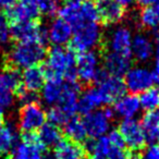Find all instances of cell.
<instances>
[{"instance_id":"cell-13","label":"cell","mask_w":159,"mask_h":159,"mask_svg":"<svg viewBox=\"0 0 159 159\" xmlns=\"http://www.w3.org/2000/svg\"><path fill=\"white\" fill-rule=\"evenodd\" d=\"M13 157L16 159H49L46 148L39 143L37 133H23L13 150Z\"/></svg>"},{"instance_id":"cell-47","label":"cell","mask_w":159,"mask_h":159,"mask_svg":"<svg viewBox=\"0 0 159 159\" xmlns=\"http://www.w3.org/2000/svg\"><path fill=\"white\" fill-rule=\"evenodd\" d=\"M91 159H106V158H104V157H99V156H93Z\"/></svg>"},{"instance_id":"cell-30","label":"cell","mask_w":159,"mask_h":159,"mask_svg":"<svg viewBox=\"0 0 159 159\" xmlns=\"http://www.w3.org/2000/svg\"><path fill=\"white\" fill-rule=\"evenodd\" d=\"M141 108L145 111L159 109V87H150L139 96Z\"/></svg>"},{"instance_id":"cell-22","label":"cell","mask_w":159,"mask_h":159,"mask_svg":"<svg viewBox=\"0 0 159 159\" xmlns=\"http://www.w3.org/2000/svg\"><path fill=\"white\" fill-rule=\"evenodd\" d=\"M46 83V76L42 66H32L23 70L21 74V84L24 89L33 93H37Z\"/></svg>"},{"instance_id":"cell-12","label":"cell","mask_w":159,"mask_h":159,"mask_svg":"<svg viewBox=\"0 0 159 159\" xmlns=\"http://www.w3.org/2000/svg\"><path fill=\"white\" fill-rule=\"evenodd\" d=\"M123 81L126 91L134 95L147 91L155 83L152 72L145 66H131L124 74Z\"/></svg>"},{"instance_id":"cell-1","label":"cell","mask_w":159,"mask_h":159,"mask_svg":"<svg viewBox=\"0 0 159 159\" xmlns=\"http://www.w3.org/2000/svg\"><path fill=\"white\" fill-rule=\"evenodd\" d=\"M76 53L64 46H52L47 52L42 66L46 81H68L77 82Z\"/></svg>"},{"instance_id":"cell-29","label":"cell","mask_w":159,"mask_h":159,"mask_svg":"<svg viewBox=\"0 0 159 159\" xmlns=\"http://www.w3.org/2000/svg\"><path fill=\"white\" fill-rule=\"evenodd\" d=\"M64 133L68 136V139L75 143L82 144L86 141L87 133L83 120L76 117H72L64 124Z\"/></svg>"},{"instance_id":"cell-25","label":"cell","mask_w":159,"mask_h":159,"mask_svg":"<svg viewBox=\"0 0 159 159\" xmlns=\"http://www.w3.org/2000/svg\"><path fill=\"white\" fill-rule=\"evenodd\" d=\"M36 133L39 143L46 149L53 148L62 139V131L60 126L55 125L50 122H46Z\"/></svg>"},{"instance_id":"cell-33","label":"cell","mask_w":159,"mask_h":159,"mask_svg":"<svg viewBox=\"0 0 159 159\" xmlns=\"http://www.w3.org/2000/svg\"><path fill=\"white\" fill-rule=\"evenodd\" d=\"M11 27L6 16L0 14V45L6 46L11 40Z\"/></svg>"},{"instance_id":"cell-18","label":"cell","mask_w":159,"mask_h":159,"mask_svg":"<svg viewBox=\"0 0 159 159\" xmlns=\"http://www.w3.org/2000/svg\"><path fill=\"white\" fill-rule=\"evenodd\" d=\"M99 20L106 25H113L119 23L124 18L125 10L116 0H96Z\"/></svg>"},{"instance_id":"cell-43","label":"cell","mask_w":159,"mask_h":159,"mask_svg":"<svg viewBox=\"0 0 159 159\" xmlns=\"http://www.w3.org/2000/svg\"><path fill=\"white\" fill-rule=\"evenodd\" d=\"M152 9H154V11H155V14H156V18H157V21H158V25H159V1L152 6Z\"/></svg>"},{"instance_id":"cell-3","label":"cell","mask_w":159,"mask_h":159,"mask_svg":"<svg viewBox=\"0 0 159 159\" xmlns=\"http://www.w3.org/2000/svg\"><path fill=\"white\" fill-rule=\"evenodd\" d=\"M102 30L98 22H89L77 25L73 29L70 48L75 53L94 50L102 44Z\"/></svg>"},{"instance_id":"cell-2","label":"cell","mask_w":159,"mask_h":159,"mask_svg":"<svg viewBox=\"0 0 159 159\" xmlns=\"http://www.w3.org/2000/svg\"><path fill=\"white\" fill-rule=\"evenodd\" d=\"M47 51L40 43H16L10 48L7 57V66L16 70H25L39 66L44 62Z\"/></svg>"},{"instance_id":"cell-15","label":"cell","mask_w":159,"mask_h":159,"mask_svg":"<svg viewBox=\"0 0 159 159\" xmlns=\"http://www.w3.org/2000/svg\"><path fill=\"white\" fill-rule=\"evenodd\" d=\"M132 39V33L128 27H116L110 32L108 38H107V51L132 58V53H131Z\"/></svg>"},{"instance_id":"cell-40","label":"cell","mask_w":159,"mask_h":159,"mask_svg":"<svg viewBox=\"0 0 159 159\" xmlns=\"http://www.w3.org/2000/svg\"><path fill=\"white\" fill-rule=\"evenodd\" d=\"M124 10H128L135 3V0H116Z\"/></svg>"},{"instance_id":"cell-7","label":"cell","mask_w":159,"mask_h":159,"mask_svg":"<svg viewBox=\"0 0 159 159\" xmlns=\"http://www.w3.org/2000/svg\"><path fill=\"white\" fill-rule=\"evenodd\" d=\"M100 57L96 51H85L76 55V79L80 84L89 85L95 83L96 77L100 71Z\"/></svg>"},{"instance_id":"cell-21","label":"cell","mask_w":159,"mask_h":159,"mask_svg":"<svg viewBox=\"0 0 159 159\" xmlns=\"http://www.w3.org/2000/svg\"><path fill=\"white\" fill-rule=\"evenodd\" d=\"M84 155L85 148L82 144L62 139L53 147L52 155L49 159H83Z\"/></svg>"},{"instance_id":"cell-19","label":"cell","mask_w":159,"mask_h":159,"mask_svg":"<svg viewBox=\"0 0 159 159\" xmlns=\"http://www.w3.org/2000/svg\"><path fill=\"white\" fill-rule=\"evenodd\" d=\"M111 108L115 112V116H118L123 120L134 119V117L141 110L139 96L134 94H129V95L125 94L120 97Z\"/></svg>"},{"instance_id":"cell-32","label":"cell","mask_w":159,"mask_h":159,"mask_svg":"<svg viewBox=\"0 0 159 159\" xmlns=\"http://www.w3.org/2000/svg\"><path fill=\"white\" fill-rule=\"evenodd\" d=\"M139 21H141V24L144 27H147L150 30L158 29V21H157L156 14L152 9V7H147L143 8V10L139 13Z\"/></svg>"},{"instance_id":"cell-46","label":"cell","mask_w":159,"mask_h":159,"mask_svg":"<svg viewBox=\"0 0 159 159\" xmlns=\"http://www.w3.org/2000/svg\"><path fill=\"white\" fill-rule=\"evenodd\" d=\"M87 1V0H66V2H70V3H83Z\"/></svg>"},{"instance_id":"cell-28","label":"cell","mask_w":159,"mask_h":159,"mask_svg":"<svg viewBox=\"0 0 159 159\" xmlns=\"http://www.w3.org/2000/svg\"><path fill=\"white\" fill-rule=\"evenodd\" d=\"M64 81H46L40 89V96L43 102L48 106H56L61 97L63 91Z\"/></svg>"},{"instance_id":"cell-38","label":"cell","mask_w":159,"mask_h":159,"mask_svg":"<svg viewBox=\"0 0 159 159\" xmlns=\"http://www.w3.org/2000/svg\"><path fill=\"white\" fill-rule=\"evenodd\" d=\"M16 2H18V0H0V9L7 11L10 8L13 7Z\"/></svg>"},{"instance_id":"cell-14","label":"cell","mask_w":159,"mask_h":159,"mask_svg":"<svg viewBox=\"0 0 159 159\" xmlns=\"http://www.w3.org/2000/svg\"><path fill=\"white\" fill-rule=\"evenodd\" d=\"M40 0H18V2L7 10L6 18L11 23L22 21H36L40 16Z\"/></svg>"},{"instance_id":"cell-6","label":"cell","mask_w":159,"mask_h":159,"mask_svg":"<svg viewBox=\"0 0 159 159\" xmlns=\"http://www.w3.org/2000/svg\"><path fill=\"white\" fill-rule=\"evenodd\" d=\"M115 117L111 107H106L105 109H97L95 111L87 113L83 117V123L89 139H96L107 135L110 131V121Z\"/></svg>"},{"instance_id":"cell-45","label":"cell","mask_w":159,"mask_h":159,"mask_svg":"<svg viewBox=\"0 0 159 159\" xmlns=\"http://www.w3.org/2000/svg\"><path fill=\"white\" fill-rule=\"evenodd\" d=\"M5 124V110L0 108V126Z\"/></svg>"},{"instance_id":"cell-41","label":"cell","mask_w":159,"mask_h":159,"mask_svg":"<svg viewBox=\"0 0 159 159\" xmlns=\"http://www.w3.org/2000/svg\"><path fill=\"white\" fill-rule=\"evenodd\" d=\"M154 80H155V83H157L159 86V64H155V69H154Z\"/></svg>"},{"instance_id":"cell-9","label":"cell","mask_w":159,"mask_h":159,"mask_svg":"<svg viewBox=\"0 0 159 159\" xmlns=\"http://www.w3.org/2000/svg\"><path fill=\"white\" fill-rule=\"evenodd\" d=\"M11 38L16 43H40L46 44V27L36 21H22L11 23Z\"/></svg>"},{"instance_id":"cell-48","label":"cell","mask_w":159,"mask_h":159,"mask_svg":"<svg viewBox=\"0 0 159 159\" xmlns=\"http://www.w3.org/2000/svg\"><path fill=\"white\" fill-rule=\"evenodd\" d=\"M9 159H16V158H14V157L13 156H12V157H10V158Z\"/></svg>"},{"instance_id":"cell-44","label":"cell","mask_w":159,"mask_h":159,"mask_svg":"<svg viewBox=\"0 0 159 159\" xmlns=\"http://www.w3.org/2000/svg\"><path fill=\"white\" fill-rule=\"evenodd\" d=\"M129 159H142V156H141V154H139V152H131V154H130Z\"/></svg>"},{"instance_id":"cell-5","label":"cell","mask_w":159,"mask_h":159,"mask_svg":"<svg viewBox=\"0 0 159 159\" xmlns=\"http://www.w3.org/2000/svg\"><path fill=\"white\" fill-rule=\"evenodd\" d=\"M95 84L102 104L105 106L113 105L120 97L125 95L126 87L123 79L108 74L102 68L96 77Z\"/></svg>"},{"instance_id":"cell-11","label":"cell","mask_w":159,"mask_h":159,"mask_svg":"<svg viewBox=\"0 0 159 159\" xmlns=\"http://www.w3.org/2000/svg\"><path fill=\"white\" fill-rule=\"evenodd\" d=\"M118 131L123 139L125 147H128L130 150L139 152L145 148L147 144V137L141 122L136 119L122 120V122L119 124Z\"/></svg>"},{"instance_id":"cell-37","label":"cell","mask_w":159,"mask_h":159,"mask_svg":"<svg viewBox=\"0 0 159 159\" xmlns=\"http://www.w3.org/2000/svg\"><path fill=\"white\" fill-rule=\"evenodd\" d=\"M142 159H159V144H152L144 150Z\"/></svg>"},{"instance_id":"cell-16","label":"cell","mask_w":159,"mask_h":159,"mask_svg":"<svg viewBox=\"0 0 159 159\" xmlns=\"http://www.w3.org/2000/svg\"><path fill=\"white\" fill-rule=\"evenodd\" d=\"M46 33L47 42L52 44V46H66L71 42L73 27L63 19L56 18L46 27Z\"/></svg>"},{"instance_id":"cell-24","label":"cell","mask_w":159,"mask_h":159,"mask_svg":"<svg viewBox=\"0 0 159 159\" xmlns=\"http://www.w3.org/2000/svg\"><path fill=\"white\" fill-rule=\"evenodd\" d=\"M18 145V130L12 123L0 126V156L12 152Z\"/></svg>"},{"instance_id":"cell-8","label":"cell","mask_w":159,"mask_h":159,"mask_svg":"<svg viewBox=\"0 0 159 159\" xmlns=\"http://www.w3.org/2000/svg\"><path fill=\"white\" fill-rule=\"evenodd\" d=\"M47 121V112L38 102L25 104L19 111V128L22 133H36Z\"/></svg>"},{"instance_id":"cell-39","label":"cell","mask_w":159,"mask_h":159,"mask_svg":"<svg viewBox=\"0 0 159 159\" xmlns=\"http://www.w3.org/2000/svg\"><path fill=\"white\" fill-rule=\"evenodd\" d=\"M159 0H135V2L139 6L143 8H147V7H152L155 3L158 2Z\"/></svg>"},{"instance_id":"cell-17","label":"cell","mask_w":159,"mask_h":159,"mask_svg":"<svg viewBox=\"0 0 159 159\" xmlns=\"http://www.w3.org/2000/svg\"><path fill=\"white\" fill-rule=\"evenodd\" d=\"M80 95H81V84L79 82L64 81L61 97L56 106L59 107L70 118L74 117V115L77 112V102Z\"/></svg>"},{"instance_id":"cell-10","label":"cell","mask_w":159,"mask_h":159,"mask_svg":"<svg viewBox=\"0 0 159 159\" xmlns=\"http://www.w3.org/2000/svg\"><path fill=\"white\" fill-rule=\"evenodd\" d=\"M22 86L19 70L6 66L0 72V108H10L14 102L16 92Z\"/></svg>"},{"instance_id":"cell-36","label":"cell","mask_w":159,"mask_h":159,"mask_svg":"<svg viewBox=\"0 0 159 159\" xmlns=\"http://www.w3.org/2000/svg\"><path fill=\"white\" fill-rule=\"evenodd\" d=\"M107 136H108L109 141H110V143L112 146H117V147H125V144H124L123 139H122L121 134H120L118 130L109 131Z\"/></svg>"},{"instance_id":"cell-42","label":"cell","mask_w":159,"mask_h":159,"mask_svg":"<svg viewBox=\"0 0 159 159\" xmlns=\"http://www.w3.org/2000/svg\"><path fill=\"white\" fill-rule=\"evenodd\" d=\"M155 57H156V64H159V36L157 38V45L155 49Z\"/></svg>"},{"instance_id":"cell-35","label":"cell","mask_w":159,"mask_h":159,"mask_svg":"<svg viewBox=\"0 0 159 159\" xmlns=\"http://www.w3.org/2000/svg\"><path fill=\"white\" fill-rule=\"evenodd\" d=\"M131 152L125 149V147H117L111 145L110 150L106 156V159H129Z\"/></svg>"},{"instance_id":"cell-27","label":"cell","mask_w":159,"mask_h":159,"mask_svg":"<svg viewBox=\"0 0 159 159\" xmlns=\"http://www.w3.org/2000/svg\"><path fill=\"white\" fill-rule=\"evenodd\" d=\"M102 105V100L98 95L97 89L95 87H91L80 95L79 102H77V112L85 116L92 111L97 110Z\"/></svg>"},{"instance_id":"cell-49","label":"cell","mask_w":159,"mask_h":159,"mask_svg":"<svg viewBox=\"0 0 159 159\" xmlns=\"http://www.w3.org/2000/svg\"><path fill=\"white\" fill-rule=\"evenodd\" d=\"M0 159H1V156H0Z\"/></svg>"},{"instance_id":"cell-20","label":"cell","mask_w":159,"mask_h":159,"mask_svg":"<svg viewBox=\"0 0 159 159\" xmlns=\"http://www.w3.org/2000/svg\"><path fill=\"white\" fill-rule=\"evenodd\" d=\"M132 58L126 57V56H121L118 53L109 52L107 51L104 57V69L108 74L113 75V76H124L129 69L132 66L131 62Z\"/></svg>"},{"instance_id":"cell-31","label":"cell","mask_w":159,"mask_h":159,"mask_svg":"<svg viewBox=\"0 0 159 159\" xmlns=\"http://www.w3.org/2000/svg\"><path fill=\"white\" fill-rule=\"evenodd\" d=\"M47 119L50 123L55 124L57 126H61L64 125L71 118L66 112H63L59 107L52 106L49 108L48 112H47Z\"/></svg>"},{"instance_id":"cell-4","label":"cell","mask_w":159,"mask_h":159,"mask_svg":"<svg viewBox=\"0 0 159 159\" xmlns=\"http://www.w3.org/2000/svg\"><path fill=\"white\" fill-rule=\"evenodd\" d=\"M58 13H59V18L70 23L73 29L84 23L99 21V16H98L95 2H92L89 0L83 3L66 2L64 6L59 8Z\"/></svg>"},{"instance_id":"cell-26","label":"cell","mask_w":159,"mask_h":159,"mask_svg":"<svg viewBox=\"0 0 159 159\" xmlns=\"http://www.w3.org/2000/svg\"><path fill=\"white\" fill-rule=\"evenodd\" d=\"M141 124L147 137V142L159 144V109L146 111L142 118Z\"/></svg>"},{"instance_id":"cell-23","label":"cell","mask_w":159,"mask_h":159,"mask_svg":"<svg viewBox=\"0 0 159 159\" xmlns=\"http://www.w3.org/2000/svg\"><path fill=\"white\" fill-rule=\"evenodd\" d=\"M131 53L135 60L145 62L149 60L155 53V48L152 40L144 34H136L132 39Z\"/></svg>"},{"instance_id":"cell-34","label":"cell","mask_w":159,"mask_h":159,"mask_svg":"<svg viewBox=\"0 0 159 159\" xmlns=\"http://www.w3.org/2000/svg\"><path fill=\"white\" fill-rule=\"evenodd\" d=\"M58 2L59 0H40V13L51 16L58 12Z\"/></svg>"}]
</instances>
